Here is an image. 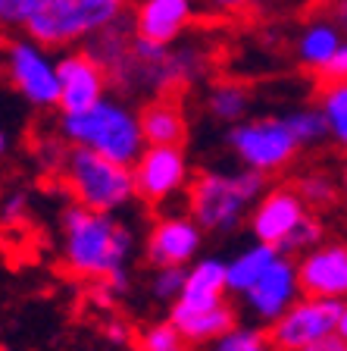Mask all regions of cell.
Returning a JSON list of instances; mask_svg holds the SVG:
<instances>
[{
	"mask_svg": "<svg viewBox=\"0 0 347 351\" xmlns=\"http://www.w3.org/2000/svg\"><path fill=\"white\" fill-rule=\"evenodd\" d=\"M7 75L31 107H60V63L38 41H7Z\"/></svg>",
	"mask_w": 347,
	"mask_h": 351,
	"instance_id": "cell-8",
	"label": "cell"
},
{
	"mask_svg": "<svg viewBox=\"0 0 347 351\" xmlns=\"http://www.w3.org/2000/svg\"><path fill=\"white\" fill-rule=\"evenodd\" d=\"M169 320L179 326V332L185 336L188 345H213L238 326V311L222 301V304H210V307H185V304H172L169 307Z\"/></svg>",
	"mask_w": 347,
	"mask_h": 351,
	"instance_id": "cell-16",
	"label": "cell"
},
{
	"mask_svg": "<svg viewBox=\"0 0 347 351\" xmlns=\"http://www.w3.org/2000/svg\"><path fill=\"white\" fill-rule=\"evenodd\" d=\"M216 10H222V13H231V10H244L247 0H210Z\"/></svg>",
	"mask_w": 347,
	"mask_h": 351,
	"instance_id": "cell-34",
	"label": "cell"
},
{
	"mask_svg": "<svg viewBox=\"0 0 347 351\" xmlns=\"http://www.w3.org/2000/svg\"><path fill=\"white\" fill-rule=\"evenodd\" d=\"M185 336L179 332L172 320H163V323H153L147 326L141 336H138V348L141 351H185Z\"/></svg>",
	"mask_w": 347,
	"mask_h": 351,
	"instance_id": "cell-26",
	"label": "cell"
},
{
	"mask_svg": "<svg viewBox=\"0 0 347 351\" xmlns=\"http://www.w3.org/2000/svg\"><path fill=\"white\" fill-rule=\"evenodd\" d=\"M332 22L347 35V0H332Z\"/></svg>",
	"mask_w": 347,
	"mask_h": 351,
	"instance_id": "cell-32",
	"label": "cell"
},
{
	"mask_svg": "<svg viewBox=\"0 0 347 351\" xmlns=\"http://www.w3.org/2000/svg\"><path fill=\"white\" fill-rule=\"evenodd\" d=\"M319 110L329 119L332 141L347 151V82H319Z\"/></svg>",
	"mask_w": 347,
	"mask_h": 351,
	"instance_id": "cell-22",
	"label": "cell"
},
{
	"mask_svg": "<svg viewBox=\"0 0 347 351\" xmlns=\"http://www.w3.org/2000/svg\"><path fill=\"white\" fill-rule=\"evenodd\" d=\"M347 342H341L338 336H332V339H326V342H319V345H313V348H304V351H341Z\"/></svg>",
	"mask_w": 347,
	"mask_h": 351,
	"instance_id": "cell-33",
	"label": "cell"
},
{
	"mask_svg": "<svg viewBox=\"0 0 347 351\" xmlns=\"http://www.w3.org/2000/svg\"><path fill=\"white\" fill-rule=\"evenodd\" d=\"M207 110L219 123L238 125L244 123L247 110H250V91L244 85H238V82H219L210 91V97H207Z\"/></svg>",
	"mask_w": 347,
	"mask_h": 351,
	"instance_id": "cell-21",
	"label": "cell"
},
{
	"mask_svg": "<svg viewBox=\"0 0 347 351\" xmlns=\"http://www.w3.org/2000/svg\"><path fill=\"white\" fill-rule=\"evenodd\" d=\"M60 63V113H85L107 97L110 75L91 51H69Z\"/></svg>",
	"mask_w": 347,
	"mask_h": 351,
	"instance_id": "cell-10",
	"label": "cell"
},
{
	"mask_svg": "<svg viewBox=\"0 0 347 351\" xmlns=\"http://www.w3.org/2000/svg\"><path fill=\"white\" fill-rule=\"evenodd\" d=\"M300 273H297V263L288 254H282L279 261L257 279L247 295H241L253 317L260 323H275L279 317L300 298Z\"/></svg>",
	"mask_w": 347,
	"mask_h": 351,
	"instance_id": "cell-14",
	"label": "cell"
},
{
	"mask_svg": "<svg viewBox=\"0 0 347 351\" xmlns=\"http://www.w3.org/2000/svg\"><path fill=\"white\" fill-rule=\"evenodd\" d=\"M344 301L300 295L275 323H269V339L279 351H304L338 336V317Z\"/></svg>",
	"mask_w": 347,
	"mask_h": 351,
	"instance_id": "cell-7",
	"label": "cell"
},
{
	"mask_svg": "<svg viewBox=\"0 0 347 351\" xmlns=\"http://www.w3.org/2000/svg\"><path fill=\"white\" fill-rule=\"evenodd\" d=\"M60 135L69 145L91 147V151L113 157L119 163H135L144 154L147 141L141 132V117L123 101L103 97L85 113H60Z\"/></svg>",
	"mask_w": 347,
	"mask_h": 351,
	"instance_id": "cell-3",
	"label": "cell"
},
{
	"mask_svg": "<svg viewBox=\"0 0 347 351\" xmlns=\"http://www.w3.org/2000/svg\"><path fill=\"white\" fill-rule=\"evenodd\" d=\"M341 189H344V201H347V163H344V176H341Z\"/></svg>",
	"mask_w": 347,
	"mask_h": 351,
	"instance_id": "cell-36",
	"label": "cell"
},
{
	"mask_svg": "<svg viewBox=\"0 0 347 351\" xmlns=\"http://www.w3.org/2000/svg\"><path fill=\"white\" fill-rule=\"evenodd\" d=\"M344 41H347L344 32H341L332 19H316L297 38V57H300V63H304L307 69L322 75V69L332 63V57L341 51Z\"/></svg>",
	"mask_w": 347,
	"mask_h": 351,
	"instance_id": "cell-19",
	"label": "cell"
},
{
	"mask_svg": "<svg viewBox=\"0 0 347 351\" xmlns=\"http://www.w3.org/2000/svg\"><path fill=\"white\" fill-rule=\"evenodd\" d=\"M191 16H194L191 0H138L131 25L138 38L172 47V41H179L181 32L191 25Z\"/></svg>",
	"mask_w": 347,
	"mask_h": 351,
	"instance_id": "cell-15",
	"label": "cell"
},
{
	"mask_svg": "<svg viewBox=\"0 0 347 351\" xmlns=\"http://www.w3.org/2000/svg\"><path fill=\"white\" fill-rule=\"evenodd\" d=\"M285 123H288L291 135L297 138V145L300 147H310V145H316V141H322V138H332V132H329V119H326V113H322L319 107L294 110V113L285 117Z\"/></svg>",
	"mask_w": 347,
	"mask_h": 351,
	"instance_id": "cell-24",
	"label": "cell"
},
{
	"mask_svg": "<svg viewBox=\"0 0 347 351\" xmlns=\"http://www.w3.org/2000/svg\"><path fill=\"white\" fill-rule=\"evenodd\" d=\"M279 257H282V251L275 248V245H263V241H257V245H250L247 251L235 254L229 261V292L247 295L253 285H257V279H260Z\"/></svg>",
	"mask_w": 347,
	"mask_h": 351,
	"instance_id": "cell-20",
	"label": "cell"
},
{
	"mask_svg": "<svg viewBox=\"0 0 347 351\" xmlns=\"http://www.w3.org/2000/svg\"><path fill=\"white\" fill-rule=\"evenodd\" d=\"M210 351H279L269 339V329L257 326H235L231 332H225L219 342L210 345Z\"/></svg>",
	"mask_w": 347,
	"mask_h": 351,
	"instance_id": "cell-25",
	"label": "cell"
},
{
	"mask_svg": "<svg viewBox=\"0 0 347 351\" xmlns=\"http://www.w3.org/2000/svg\"><path fill=\"white\" fill-rule=\"evenodd\" d=\"M319 245H322V223H319V217H313V213H307L304 217V223H300V226L294 229V232H291V239L285 241L282 248V254H300L304 257L307 251H313V248H319Z\"/></svg>",
	"mask_w": 347,
	"mask_h": 351,
	"instance_id": "cell-28",
	"label": "cell"
},
{
	"mask_svg": "<svg viewBox=\"0 0 347 351\" xmlns=\"http://www.w3.org/2000/svg\"><path fill=\"white\" fill-rule=\"evenodd\" d=\"M44 7V0H0V19L10 29H22L38 16V10Z\"/></svg>",
	"mask_w": 347,
	"mask_h": 351,
	"instance_id": "cell-29",
	"label": "cell"
},
{
	"mask_svg": "<svg viewBox=\"0 0 347 351\" xmlns=\"http://www.w3.org/2000/svg\"><path fill=\"white\" fill-rule=\"evenodd\" d=\"M135 173V191L144 204L157 207L179 195L181 189L191 185V169L188 157L181 147H166V145H147L144 154L131 163Z\"/></svg>",
	"mask_w": 347,
	"mask_h": 351,
	"instance_id": "cell-9",
	"label": "cell"
},
{
	"mask_svg": "<svg viewBox=\"0 0 347 351\" xmlns=\"http://www.w3.org/2000/svg\"><path fill=\"white\" fill-rule=\"evenodd\" d=\"M229 147L235 151L244 169H257L263 176L282 173L297 157L300 145L291 135L285 117H263L244 119V123L229 129Z\"/></svg>",
	"mask_w": 347,
	"mask_h": 351,
	"instance_id": "cell-6",
	"label": "cell"
},
{
	"mask_svg": "<svg viewBox=\"0 0 347 351\" xmlns=\"http://www.w3.org/2000/svg\"><path fill=\"white\" fill-rule=\"evenodd\" d=\"M125 7L129 0H44L38 16L25 25V35L44 44L47 51L69 47L123 19Z\"/></svg>",
	"mask_w": 347,
	"mask_h": 351,
	"instance_id": "cell-5",
	"label": "cell"
},
{
	"mask_svg": "<svg viewBox=\"0 0 347 351\" xmlns=\"http://www.w3.org/2000/svg\"><path fill=\"white\" fill-rule=\"evenodd\" d=\"M300 292L310 298L347 301V241H322L297 261Z\"/></svg>",
	"mask_w": 347,
	"mask_h": 351,
	"instance_id": "cell-13",
	"label": "cell"
},
{
	"mask_svg": "<svg viewBox=\"0 0 347 351\" xmlns=\"http://www.w3.org/2000/svg\"><path fill=\"white\" fill-rule=\"evenodd\" d=\"M310 213V207L304 204V197L297 195L294 185H282V189H269L260 197V204L250 210V232L263 245H275L282 248L291 239L304 217Z\"/></svg>",
	"mask_w": 347,
	"mask_h": 351,
	"instance_id": "cell-12",
	"label": "cell"
},
{
	"mask_svg": "<svg viewBox=\"0 0 347 351\" xmlns=\"http://www.w3.org/2000/svg\"><path fill=\"white\" fill-rule=\"evenodd\" d=\"M141 117V132H144L147 145H166V147H181L188 138V123L181 113L179 101L172 95L151 97L144 107L138 110Z\"/></svg>",
	"mask_w": 347,
	"mask_h": 351,
	"instance_id": "cell-17",
	"label": "cell"
},
{
	"mask_svg": "<svg viewBox=\"0 0 347 351\" xmlns=\"http://www.w3.org/2000/svg\"><path fill=\"white\" fill-rule=\"evenodd\" d=\"M131 245H135L131 232L113 213L69 204L60 217V257L66 270L81 279L107 282L125 273Z\"/></svg>",
	"mask_w": 347,
	"mask_h": 351,
	"instance_id": "cell-1",
	"label": "cell"
},
{
	"mask_svg": "<svg viewBox=\"0 0 347 351\" xmlns=\"http://www.w3.org/2000/svg\"><path fill=\"white\" fill-rule=\"evenodd\" d=\"M185 279H188V267H166V270H153L151 276V295L163 304H175L185 292Z\"/></svg>",
	"mask_w": 347,
	"mask_h": 351,
	"instance_id": "cell-27",
	"label": "cell"
},
{
	"mask_svg": "<svg viewBox=\"0 0 347 351\" xmlns=\"http://www.w3.org/2000/svg\"><path fill=\"white\" fill-rule=\"evenodd\" d=\"M25 204H29V197L22 195V191L10 195L7 201H3V223H7V226H16V219L25 213Z\"/></svg>",
	"mask_w": 347,
	"mask_h": 351,
	"instance_id": "cell-31",
	"label": "cell"
},
{
	"mask_svg": "<svg viewBox=\"0 0 347 351\" xmlns=\"http://www.w3.org/2000/svg\"><path fill=\"white\" fill-rule=\"evenodd\" d=\"M338 339L347 342V301L341 304V317H338Z\"/></svg>",
	"mask_w": 347,
	"mask_h": 351,
	"instance_id": "cell-35",
	"label": "cell"
},
{
	"mask_svg": "<svg viewBox=\"0 0 347 351\" xmlns=\"http://www.w3.org/2000/svg\"><path fill=\"white\" fill-rule=\"evenodd\" d=\"M57 176L63 179L66 191L73 195L75 204H85L101 213H113L129 204L131 197H138L135 173L129 163L103 157L91 147L69 145Z\"/></svg>",
	"mask_w": 347,
	"mask_h": 351,
	"instance_id": "cell-4",
	"label": "cell"
},
{
	"mask_svg": "<svg viewBox=\"0 0 347 351\" xmlns=\"http://www.w3.org/2000/svg\"><path fill=\"white\" fill-rule=\"evenodd\" d=\"M203 229L197 226L194 217L172 213V217H159L153 223L151 235L144 245V261L153 270H166V267H188L194 254L201 251Z\"/></svg>",
	"mask_w": 347,
	"mask_h": 351,
	"instance_id": "cell-11",
	"label": "cell"
},
{
	"mask_svg": "<svg viewBox=\"0 0 347 351\" xmlns=\"http://www.w3.org/2000/svg\"><path fill=\"white\" fill-rule=\"evenodd\" d=\"M341 351H347V345H344V348H341Z\"/></svg>",
	"mask_w": 347,
	"mask_h": 351,
	"instance_id": "cell-37",
	"label": "cell"
},
{
	"mask_svg": "<svg viewBox=\"0 0 347 351\" xmlns=\"http://www.w3.org/2000/svg\"><path fill=\"white\" fill-rule=\"evenodd\" d=\"M294 189H297V195L304 197V204L310 207V210H313V207H332L335 201L344 195L341 182H335L332 176L322 173V169H313V173L297 176Z\"/></svg>",
	"mask_w": 347,
	"mask_h": 351,
	"instance_id": "cell-23",
	"label": "cell"
},
{
	"mask_svg": "<svg viewBox=\"0 0 347 351\" xmlns=\"http://www.w3.org/2000/svg\"><path fill=\"white\" fill-rule=\"evenodd\" d=\"M138 351H141V348H138Z\"/></svg>",
	"mask_w": 347,
	"mask_h": 351,
	"instance_id": "cell-38",
	"label": "cell"
},
{
	"mask_svg": "<svg viewBox=\"0 0 347 351\" xmlns=\"http://www.w3.org/2000/svg\"><path fill=\"white\" fill-rule=\"evenodd\" d=\"M266 176L257 169L213 173L203 169L188 185V217L203 232H231L266 195Z\"/></svg>",
	"mask_w": 347,
	"mask_h": 351,
	"instance_id": "cell-2",
	"label": "cell"
},
{
	"mask_svg": "<svg viewBox=\"0 0 347 351\" xmlns=\"http://www.w3.org/2000/svg\"><path fill=\"white\" fill-rule=\"evenodd\" d=\"M229 292V263L219 257H203V261L191 263L188 279H185V292L175 304L185 307H210L222 304Z\"/></svg>",
	"mask_w": 347,
	"mask_h": 351,
	"instance_id": "cell-18",
	"label": "cell"
},
{
	"mask_svg": "<svg viewBox=\"0 0 347 351\" xmlns=\"http://www.w3.org/2000/svg\"><path fill=\"white\" fill-rule=\"evenodd\" d=\"M322 82H347V41L341 44V51L332 57V63L322 69Z\"/></svg>",
	"mask_w": 347,
	"mask_h": 351,
	"instance_id": "cell-30",
	"label": "cell"
}]
</instances>
